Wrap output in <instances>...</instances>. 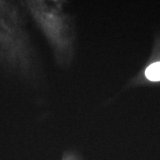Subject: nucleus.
I'll use <instances>...</instances> for the list:
<instances>
[{"instance_id": "f257e3e1", "label": "nucleus", "mask_w": 160, "mask_h": 160, "mask_svg": "<svg viewBox=\"0 0 160 160\" xmlns=\"http://www.w3.org/2000/svg\"><path fill=\"white\" fill-rule=\"evenodd\" d=\"M145 77L148 81L160 82V61L150 63L145 70Z\"/></svg>"}, {"instance_id": "f03ea898", "label": "nucleus", "mask_w": 160, "mask_h": 160, "mask_svg": "<svg viewBox=\"0 0 160 160\" xmlns=\"http://www.w3.org/2000/svg\"><path fill=\"white\" fill-rule=\"evenodd\" d=\"M62 160H80V159L74 153H66L64 154Z\"/></svg>"}]
</instances>
